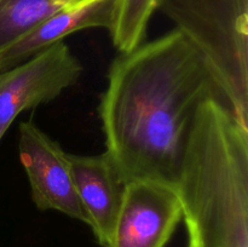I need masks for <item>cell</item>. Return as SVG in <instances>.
<instances>
[{
  "instance_id": "8992f818",
  "label": "cell",
  "mask_w": 248,
  "mask_h": 247,
  "mask_svg": "<svg viewBox=\"0 0 248 247\" xmlns=\"http://www.w3.org/2000/svg\"><path fill=\"white\" fill-rule=\"evenodd\" d=\"M19 161L28 177L33 202L87 224L70 172L68 153L31 121L19 124Z\"/></svg>"
},
{
  "instance_id": "277c9868",
  "label": "cell",
  "mask_w": 248,
  "mask_h": 247,
  "mask_svg": "<svg viewBox=\"0 0 248 247\" xmlns=\"http://www.w3.org/2000/svg\"><path fill=\"white\" fill-rule=\"evenodd\" d=\"M82 70L81 63L62 40L0 72V142L22 111L57 98L77 84Z\"/></svg>"
},
{
  "instance_id": "52a82bcc",
  "label": "cell",
  "mask_w": 248,
  "mask_h": 247,
  "mask_svg": "<svg viewBox=\"0 0 248 247\" xmlns=\"http://www.w3.org/2000/svg\"><path fill=\"white\" fill-rule=\"evenodd\" d=\"M68 160L87 225L98 244L108 247L123 202L125 181L106 152L98 155L68 154Z\"/></svg>"
},
{
  "instance_id": "6da1fadb",
  "label": "cell",
  "mask_w": 248,
  "mask_h": 247,
  "mask_svg": "<svg viewBox=\"0 0 248 247\" xmlns=\"http://www.w3.org/2000/svg\"><path fill=\"white\" fill-rule=\"evenodd\" d=\"M210 97L224 101L202 57L177 29L113 61L99 118L106 153L125 183L176 186L194 116Z\"/></svg>"
},
{
  "instance_id": "7a4b0ae2",
  "label": "cell",
  "mask_w": 248,
  "mask_h": 247,
  "mask_svg": "<svg viewBox=\"0 0 248 247\" xmlns=\"http://www.w3.org/2000/svg\"><path fill=\"white\" fill-rule=\"evenodd\" d=\"M176 189L190 247H248V126L218 97L186 137Z\"/></svg>"
},
{
  "instance_id": "9c48e42d",
  "label": "cell",
  "mask_w": 248,
  "mask_h": 247,
  "mask_svg": "<svg viewBox=\"0 0 248 247\" xmlns=\"http://www.w3.org/2000/svg\"><path fill=\"white\" fill-rule=\"evenodd\" d=\"M65 6L55 0H0V55Z\"/></svg>"
},
{
  "instance_id": "ba28073f",
  "label": "cell",
  "mask_w": 248,
  "mask_h": 247,
  "mask_svg": "<svg viewBox=\"0 0 248 247\" xmlns=\"http://www.w3.org/2000/svg\"><path fill=\"white\" fill-rule=\"evenodd\" d=\"M115 5L116 0H85L58 10L0 55V72L24 62L75 31L89 28L109 31L114 21Z\"/></svg>"
},
{
  "instance_id": "8fae6325",
  "label": "cell",
  "mask_w": 248,
  "mask_h": 247,
  "mask_svg": "<svg viewBox=\"0 0 248 247\" xmlns=\"http://www.w3.org/2000/svg\"><path fill=\"white\" fill-rule=\"evenodd\" d=\"M55 1H60V2H63V4L73 5V4H79V2L85 1V0H55Z\"/></svg>"
},
{
  "instance_id": "7c38bea8",
  "label": "cell",
  "mask_w": 248,
  "mask_h": 247,
  "mask_svg": "<svg viewBox=\"0 0 248 247\" xmlns=\"http://www.w3.org/2000/svg\"><path fill=\"white\" fill-rule=\"evenodd\" d=\"M188 247H190V246H188Z\"/></svg>"
},
{
  "instance_id": "3957f363",
  "label": "cell",
  "mask_w": 248,
  "mask_h": 247,
  "mask_svg": "<svg viewBox=\"0 0 248 247\" xmlns=\"http://www.w3.org/2000/svg\"><path fill=\"white\" fill-rule=\"evenodd\" d=\"M202 57L225 103L248 126V0H159Z\"/></svg>"
},
{
  "instance_id": "30bf717a",
  "label": "cell",
  "mask_w": 248,
  "mask_h": 247,
  "mask_svg": "<svg viewBox=\"0 0 248 247\" xmlns=\"http://www.w3.org/2000/svg\"><path fill=\"white\" fill-rule=\"evenodd\" d=\"M159 0H116L115 14L109 29L114 46L120 53L130 52L144 43L150 18Z\"/></svg>"
},
{
  "instance_id": "5b68a950",
  "label": "cell",
  "mask_w": 248,
  "mask_h": 247,
  "mask_svg": "<svg viewBox=\"0 0 248 247\" xmlns=\"http://www.w3.org/2000/svg\"><path fill=\"white\" fill-rule=\"evenodd\" d=\"M183 219L176 186L154 179L126 183L108 247H165Z\"/></svg>"
}]
</instances>
